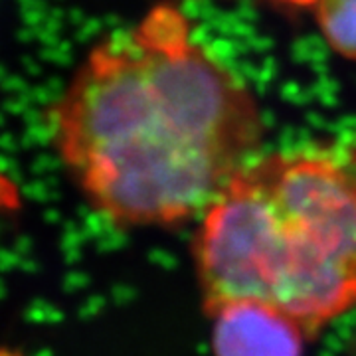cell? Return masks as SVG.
<instances>
[{"label": "cell", "mask_w": 356, "mask_h": 356, "mask_svg": "<svg viewBox=\"0 0 356 356\" xmlns=\"http://www.w3.org/2000/svg\"><path fill=\"white\" fill-rule=\"evenodd\" d=\"M206 315L214 356H303L313 341L293 321L255 303H229Z\"/></svg>", "instance_id": "3"}, {"label": "cell", "mask_w": 356, "mask_h": 356, "mask_svg": "<svg viewBox=\"0 0 356 356\" xmlns=\"http://www.w3.org/2000/svg\"><path fill=\"white\" fill-rule=\"evenodd\" d=\"M50 140L105 222L177 228L261 153L264 121L186 16L161 4L91 50L50 109Z\"/></svg>", "instance_id": "1"}, {"label": "cell", "mask_w": 356, "mask_h": 356, "mask_svg": "<svg viewBox=\"0 0 356 356\" xmlns=\"http://www.w3.org/2000/svg\"><path fill=\"white\" fill-rule=\"evenodd\" d=\"M194 224L206 313L255 303L315 341L356 309V145L259 153Z\"/></svg>", "instance_id": "2"}, {"label": "cell", "mask_w": 356, "mask_h": 356, "mask_svg": "<svg viewBox=\"0 0 356 356\" xmlns=\"http://www.w3.org/2000/svg\"><path fill=\"white\" fill-rule=\"evenodd\" d=\"M315 13L327 44L356 62V0H317Z\"/></svg>", "instance_id": "4"}]
</instances>
